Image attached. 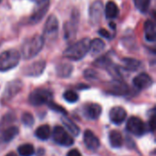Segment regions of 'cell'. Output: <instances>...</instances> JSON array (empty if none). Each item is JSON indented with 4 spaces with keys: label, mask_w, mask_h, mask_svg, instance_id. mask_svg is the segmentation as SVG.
Listing matches in <instances>:
<instances>
[{
    "label": "cell",
    "mask_w": 156,
    "mask_h": 156,
    "mask_svg": "<svg viewBox=\"0 0 156 156\" xmlns=\"http://www.w3.org/2000/svg\"><path fill=\"white\" fill-rule=\"evenodd\" d=\"M90 39L89 37H85L77 41L64 50L63 57L73 61L82 59L90 51Z\"/></svg>",
    "instance_id": "obj_1"
},
{
    "label": "cell",
    "mask_w": 156,
    "mask_h": 156,
    "mask_svg": "<svg viewBox=\"0 0 156 156\" xmlns=\"http://www.w3.org/2000/svg\"><path fill=\"white\" fill-rule=\"evenodd\" d=\"M45 38L43 36L35 35L24 41L21 47V53L24 58L30 59L35 58L43 48Z\"/></svg>",
    "instance_id": "obj_2"
},
{
    "label": "cell",
    "mask_w": 156,
    "mask_h": 156,
    "mask_svg": "<svg viewBox=\"0 0 156 156\" xmlns=\"http://www.w3.org/2000/svg\"><path fill=\"white\" fill-rule=\"evenodd\" d=\"M20 53L15 49H7L0 54V72H5L16 68L20 61Z\"/></svg>",
    "instance_id": "obj_3"
},
{
    "label": "cell",
    "mask_w": 156,
    "mask_h": 156,
    "mask_svg": "<svg viewBox=\"0 0 156 156\" xmlns=\"http://www.w3.org/2000/svg\"><path fill=\"white\" fill-rule=\"evenodd\" d=\"M53 99V93L47 89H36L28 96V101L33 106H41L48 104Z\"/></svg>",
    "instance_id": "obj_4"
},
{
    "label": "cell",
    "mask_w": 156,
    "mask_h": 156,
    "mask_svg": "<svg viewBox=\"0 0 156 156\" xmlns=\"http://www.w3.org/2000/svg\"><path fill=\"white\" fill-rule=\"evenodd\" d=\"M52 138L53 141L61 146L69 147L74 144L73 137L66 131L65 128L61 126H56L52 131Z\"/></svg>",
    "instance_id": "obj_5"
},
{
    "label": "cell",
    "mask_w": 156,
    "mask_h": 156,
    "mask_svg": "<svg viewBox=\"0 0 156 156\" xmlns=\"http://www.w3.org/2000/svg\"><path fill=\"white\" fill-rule=\"evenodd\" d=\"M23 82L20 80H14L8 82L2 94V103L10 101L16 94H18L23 89Z\"/></svg>",
    "instance_id": "obj_6"
},
{
    "label": "cell",
    "mask_w": 156,
    "mask_h": 156,
    "mask_svg": "<svg viewBox=\"0 0 156 156\" xmlns=\"http://www.w3.org/2000/svg\"><path fill=\"white\" fill-rule=\"evenodd\" d=\"M126 130L130 133L140 137L146 133V126L145 123L142 121V119L136 116H132L127 121Z\"/></svg>",
    "instance_id": "obj_7"
},
{
    "label": "cell",
    "mask_w": 156,
    "mask_h": 156,
    "mask_svg": "<svg viewBox=\"0 0 156 156\" xmlns=\"http://www.w3.org/2000/svg\"><path fill=\"white\" fill-rule=\"evenodd\" d=\"M44 38L53 40L57 37L58 32V20L55 15H50L44 26Z\"/></svg>",
    "instance_id": "obj_8"
},
{
    "label": "cell",
    "mask_w": 156,
    "mask_h": 156,
    "mask_svg": "<svg viewBox=\"0 0 156 156\" xmlns=\"http://www.w3.org/2000/svg\"><path fill=\"white\" fill-rule=\"evenodd\" d=\"M49 7V0H43L41 2L37 3V5L35 6L29 19L28 22L29 24H37L47 14L48 10Z\"/></svg>",
    "instance_id": "obj_9"
},
{
    "label": "cell",
    "mask_w": 156,
    "mask_h": 156,
    "mask_svg": "<svg viewBox=\"0 0 156 156\" xmlns=\"http://www.w3.org/2000/svg\"><path fill=\"white\" fill-rule=\"evenodd\" d=\"M104 14V5L101 0L94 1L90 6V22L97 26L101 23Z\"/></svg>",
    "instance_id": "obj_10"
},
{
    "label": "cell",
    "mask_w": 156,
    "mask_h": 156,
    "mask_svg": "<svg viewBox=\"0 0 156 156\" xmlns=\"http://www.w3.org/2000/svg\"><path fill=\"white\" fill-rule=\"evenodd\" d=\"M105 91L109 94L116 96H123L129 92V87L121 80H113L112 81L107 83Z\"/></svg>",
    "instance_id": "obj_11"
},
{
    "label": "cell",
    "mask_w": 156,
    "mask_h": 156,
    "mask_svg": "<svg viewBox=\"0 0 156 156\" xmlns=\"http://www.w3.org/2000/svg\"><path fill=\"white\" fill-rule=\"evenodd\" d=\"M79 17H80L79 11L77 9H74L73 13L71 15L70 20L64 27V32H65V38L66 39H71L76 35L78 24H79Z\"/></svg>",
    "instance_id": "obj_12"
},
{
    "label": "cell",
    "mask_w": 156,
    "mask_h": 156,
    "mask_svg": "<svg viewBox=\"0 0 156 156\" xmlns=\"http://www.w3.org/2000/svg\"><path fill=\"white\" fill-rule=\"evenodd\" d=\"M102 108L98 103H88L83 108V115L90 121H96L100 118Z\"/></svg>",
    "instance_id": "obj_13"
},
{
    "label": "cell",
    "mask_w": 156,
    "mask_h": 156,
    "mask_svg": "<svg viewBox=\"0 0 156 156\" xmlns=\"http://www.w3.org/2000/svg\"><path fill=\"white\" fill-rule=\"evenodd\" d=\"M46 68L45 60H37L28 65L24 69V75L27 77H38L40 76Z\"/></svg>",
    "instance_id": "obj_14"
},
{
    "label": "cell",
    "mask_w": 156,
    "mask_h": 156,
    "mask_svg": "<svg viewBox=\"0 0 156 156\" xmlns=\"http://www.w3.org/2000/svg\"><path fill=\"white\" fill-rule=\"evenodd\" d=\"M153 83H154V80L152 77L148 75L147 73H141L137 75L136 77H134V79L133 80V86L137 90H140L150 88L153 85Z\"/></svg>",
    "instance_id": "obj_15"
},
{
    "label": "cell",
    "mask_w": 156,
    "mask_h": 156,
    "mask_svg": "<svg viewBox=\"0 0 156 156\" xmlns=\"http://www.w3.org/2000/svg\"><path fill=\"white\" fill-rule=\"evenodd\" d=\"M127 117V112L124 108L121 106H115L113 107L109 113V118L110 121L115 124V125H120L122 124Z\"/></svg>",
    "instance_id": "obj_16"
},
{
    "label": "cell",
    "mask_w": 156,
    "mask_h": 156,
    "mask_svg": "<svg viewBox=\"0 0 156 156\" xmlns=\"http://www.w3.org/2000/svg\"><path fill=\"white\" fill-rule=\"evenodd\" d=\"M83 141L86 145V147L92 151V152H97L100 149L101 143L99 138L90 130H86L83 134Z\"/></svg>",
    "instance_id": "obj_17"
},
{
    "label": "cell",
    "mask_w": 156,
    "mask_h": 156,
    "mask_svg": "<svg viewBox=\"0 0 156 156\" xmlns=\"http://www.w3.org/2000/svg\"><path fill=\"white\" fill-rule=\"evenodd\" d=\"M144 34L145 38L149 42H154L156 40L155 24L153 20L148 19L144 24Z\"/></svg>",
    "instance_id": "obj_18"
},
{
    "label": "cell",
    "mask_w": 156,
    "mask_h": 156,
    "mask_svg": "<svg viewBox=\"0 0 156 156\" xmlns=\"http://www.w3.org/2000/svg\"><path fill=\"white\" fill-rule=\"evenodd\" d=\"M18 133H19V130L16 126H8L2 131L1 140L4 143H9L16 138Z\"/></svg>",
    "instance_id": "obj_19"
},
{
    "label": "cell",
    "mask_w": 156,
    "mask_h": 156,
    "mask_svg": "<svg viewBox=\"0 0 156 156\" xmlns=\"http://www.w3.org/2000/svg\"><path fill=\"white\" fill-rule=\"evenodd\" d=\"M105 16L108 19H113L119 15V7L117 4L113 1H108L104 6Z\"/></svg>",
    "instance_id": "obj_20"
},
{
    "label": "cell",
    "mask_w": 156,
    "mask_h": 156,
    "mask_svg": "<svg viewBox=\"0 0 156 156\" xmlns=\"http://www.w3.org/2000/svg\"><path fill=\"white\" fill-rule=\"evenodd\" d=\"M109 141L111 146L113 148H121L123 145V138L119 131L113 130L109 133Z\"/></svg>",
    "instance_id": "obj_21"
},
{
    "label": "cell",
    "mask_w": 156,
    "mask_h": 156,
    "mask_svg": "<svg viewBox=\"0 0 156 156\" xmlns=\"http://www.w3.org/2000/svg\"><path fill=\"white\" fill-rule=\"evenodd\" d=\"M73 71V67L69 63H60L56 68L57 75L59 78H69Z\"/></svg>",
    "instance_id": "obj_22"
},
{
    "label": "cell",
    "mask_w": 156,
    "mask_h": 156,
    "mask_svg": "<svg viewBox=\"0 0 156 156\" xmlns=\"http://www.w3.org/2000/svg\"><path fill=\"white\" fill-rule=\"evenodd\" d=\"M122 63H123L124 69L129 71H135L138 69H140L142 65V62L140 60L136 58H123Z\"/></svg>",
    "instance_id": "obj_23"
},
{
    "label": "cell",
    "mask_w": 156,
    "mask_h": 156,
    "mask_svg": "<svg viewBox=\"0 0 156 156\" xmlns=\"http://www.w3.org/2000/svg\"><path fill=\"white\" fill-rule=\"evenodd\" d=\"M35 135L37 139L42 140V141H46L48 140L50 135H51V130L50 127L47 124H43L40 125L39 127L37 128V130L35 131Z\"/></svg>",
    "instance_id": "obj_24"
},
{
    "label": "cell",
    "mask_w": 156,
    "mask_h": 156,
    "mask_svg": "<svg viewBox=\"0 0 156 156\" xmlns=\"http://www.w3.org/2000/svg\"><path fill=\"white\" fill-rule=\"evenodd\" d=\"M105 48V43L101 38H94L90 40V51L92 55H97L101 53Z\"/></svg>",
    "instance_id": "obj_25"
},
{
    "label": "cell",
    "mask_w": 156,
    "mask_h": 156,
    "mask_svg": "<svg viewBox=\"0 0 156 156\" xmlns=\"http://www.w3.org/2000/svg\"><path fill=\"white\" fill-rule=\"evenodd\" d=\"M62 122H63V125L66 127V129L74 136H78L80 133V128L76 125V123H74L72 121H70L69 118L63 116L62 117Z\"/></svg>",
    "instance_id": "obj_26"
},
{
    "label": "cell",
    "mask_w": 156,
    "mask_h": 156,
    "mask_svg": "<svg viewBox=\"0 0 156 156\" xmlns=\"http://www.w3.org/2000/svg\"><path fill=\"white\" fill-rule=\"evenodd\" d=\"M17 152L20 156H32L35 154V149L32 144H25L17 148Z\"/></svg>",
    "instance_id": "obj_27"
},
{
    "label": "cell",
    "mask_w": 156,
    "mask_h": 156,
    "mask_svg": "<svg viewBox=\"0 0 156 156\" xmlns=\"http://www.w3.org/2000/svg\"><path fill=\"white\" fill-rule=\"evenodd\" d=\"M112 64V61L109 58H107L105 56L97 58L95 60V62H94V65L96 67H99V68H101V69H107Z\"/></svg>",
    "instance_id": "obj_28"
},
{
    "label": "cell",
    "mask_w": 156,
    "mask_h": 156,
    "mask_svg": "<svg viewBox=\"0 0 156 156\" xmlns=\"http://www.w3.org/2000/svg\"><path fill=\"white\" fill-rule=\"evenodd\" d=\"M152 0H133L135 6L143 13H146L149 10Z\"/></svg>",
    "instance_id": "obj_29"
},
{
    "label": "cell",
    "mask_w": 156,
    "mask_h": 156,
    "mask_svg": "<svg viewBox=\"0 0 156 156\" xmlns=\"http://www.w3.org/2000/svg\"><path fill=\"white\" fill-rule=\"evenodd\" d=\"M63 98L66 101L69 103H74L79 101V95L73 90H66L63 93Z\"/></svg>",
    "instance_id": "obj_30"
},
{
    "label": "cell",
    "mask_w": 156,
    "mask_h": 156,
    "mask_svg": "<svg viewBox=\"0 0 156 156\" xmlns=\"http://www.w3.org/2000/svg\"><path fill=\"white\" fill-rule=\"evenodd\" d=\"M15 120H16V118H15V115L13 113H7L6 115H5L2 118V120L0 122V129L2 127L4 129L6 128V127H8V124H10L11 122H14Z\"/></svg>",
    "instance_id": "obj_31"
},
{
    "label": "cell",
    "mask_w": 156,
    "mask_h": 156,
    "mask_svg": "<svg viewBox=\"0 0 156 156\" xmlns=\"http://www.w3.org/2000/svg\"><path fill=\"white\" fill-rule=\"evenodd\" d=\"M21 121H22L23 124L26 125V126H27V127H31L34 124V117L29 112L23 113L22 114V117H21Z\"/></svg>",
    "instance_id": "obj_32"
},
{
    "label": "cell",
    "mask_w": 156,
    "mask_h": 156,
    "mask_svg": "<svg viewBox=\"0 0 156 156\" xmlns=\"http://www.w3.org/2000/svg\"><path fill=\"white\" fill-rule=\"evenodd\" d=\"M47 105L48 106V108H49V109H51V110H52V111H54V112H57L62 113V114H64V115H66V114H67V111H66L63 107H61V106H59L58 104H57V103L53 102L52 101H51L50 102H48Z\"/></svg>",
    "instance_id": "obj_33"
},
{
    "label": "cell",
    "mask_w": 156,
    "mask_h": 156,
    "mask_svg": "<svg viewBox=\"0 0 156 156\" xmlns=\"http://www.w3.org/2000/svg\"><path fill=\"white\" fill-rule=\"evenodd\" d=\"M83 74H84L85 79H87L89 80H95L98 79V73L94 69H87L83 72Z\"/></svg>",
    "instance_id": "obj_34"
},
{
    "label": "cell",
    "mask_w": 156,
    "mask_h": 156,
    "mask_svg": "<svg viewBox=\"0 0 156 156\" xmlns=\"http://www.w3.org/2000/svg\"><path fill=\"white\" fill-rule=\"evenodd\" d=\"M99 35L105 38H109V39L111 38V34L109 33V31L107 29H104V28H101L99 30Z\"/></svg>",
    "instance_id": "obj_35"
},
{
    "label": "cell",
    "mask_w": 156,
    "mask_h": 156,
    "mask_svg": "<svg viewBox=\"0 0 156 156\" xmlns=\"http://www.w3.org/2000/svg\"><path fill=\"white\" fill-rule=\"evenodd\" d=\"M154 122H155V114L154 112L153 115L150 118V121H149V128H150L151 132L154 131Z\"/></svg>",
    "instance_id": "obj_36"
},
{
    "label": "cell",
    "mask_w": 156,
    "mask_h": 156,
    "mask_svg": "<svg viewBox=\"0 0 156 156\" xmlns=\"http://www.w3.org/2000/svg\"><path fill=\"white\" fill-rule=\"evenodd\" d=\"M67 156H82V155H81V154L80 153V151H79V150H77V149H72V150H70V151L67 154Z\"/></svg>",
    "instance_id": "obj_37"
},
{
    "label": "cell",
    "mask_w": 156,
    "mask_h": 156,
    "mask_svg": "<svg viewBox=\"0 0 156 156\" xmlns=\"http://www.w3.org/2000/svg\"><path fill=\"white\" fill-rule=\"evenodd\" d=\"M5 156H17V155H16V153L11 152V153H8V154H7Z\"/></svg>",
    "instance_id": "obj_38"
},
{
    "label": "cell",
    "mask_w": 156,
    "mask_h": 156,
    "mask_svg": "<svg viewBox=\"0 0 156 156\" xmlns=\"http://www.w3.org/2000/svg\"><path fill=\"white\" fill-rule=\"evenodd\" d=\"M30 1H33V2L38 3V2H41V1H43V0H30Z\"/></svg>",
    "instance_id": "obj_39"
},
{
    "label": "cell",
    "mask_w": 156,
    "mask_h": 156,
    "mask_svg": "<svg viewBox=\"0 0 156 156\" xmlns=\"http://www.w3.org/2000/svg\"><path fill=\"white\" fill-rule=\"evenodd\" d=\"M1 2H2V0H0V3H1Z\"/></svg>",
    "instance_id": "obj_40"
}]
</instances>
